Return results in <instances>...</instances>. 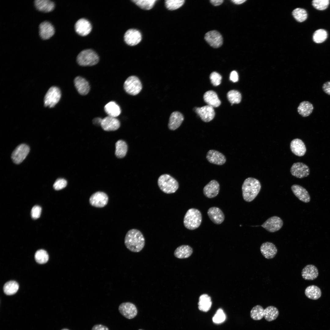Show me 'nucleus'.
Returning <instances> with one entry per match:
<instances>
[{
    "label": "nucleus",
    "mask_w": 330,
    "mask_h": 330,
    "mask_svg": "<svg viewBox=\"0 0 330 330\" xmlns=\"http://www.w3.org/2000/svg\"><path fill=\"white\" fill-rule=\"evenodd\" d=\"M260 251L263 256L267 259L274 258L277 252V249L275 245L269 242L263 243L260 246Z\"/></svg>",
    "instance_id": "a211bd4d"
},
{
    "label": "nucleus",
    "mask_w": 330,
    "mask_h": 330,
    "mask_svg": "<svg viewBox=\"0 0 330 330\" xmlns=\"http://www.w3.org/2000/svg\"><path fill=\"white\" fill-rule=\"evenodd\" d=\"M329 2V0H314L312 1V4L316 9L324 10L328 7Z\"/></svg>",
    "instance_id": "49530a36"
},
{
    "label": "nucleus",
    "mask_w": 330,
    "mask_h": 330,
    "mask_svg": "<svg viewBox=\"0 0 330 330\" xmlns=\"http://www.w3.org/2000/svg\"><path fill=\"white\" fill-rule=\"evenodd\" d=\"M246 1V0H233L231 1L234 3L238 5L241 4Z\"/></svg>",
    "instance_id": "4d7b16f0"
},
{
    "label": "nucleus",
    "mask_w": 330,
    "mask_h": 330,
    "mask_svg": "<svg viewBox=\"0 0 330 330\" xmlns=\"http://www.w3.org/2000/svg\"><path fill=\"white\" fill-rule=\"evenodd\" d=\"M230 80L234 82H236L238 80L239 77L237 72L235 71H232L230 74Z\"/></svg>",
    "instance_id": "3c124183"
},
{
    "label": "nucleus",
    "mask_w": 330,
    "mask_h": 330,
    "mask_svg": "<svg viewBox=\"0 0 330 330\" xmlns=\"http://www.w3.org/2000/svg\"><path fill=\"white\" fill-rule=\"evenodd\" d=\"M101 126L105 131H113L119 127L120 123L115 117L108 116L102 119Z\"/></svg>",
    "instance_id": "412c9836"
},
{
    "label": "nucleus",
    "mask_w": 330,
    "mask_h": 330,
    "mask_svg": "<svg viewBox=\"0 0 330 330\" xmlns=\"http://www.w3.org/2000/svg\"><path fill=\"white\" fill-rule=\"evenodd\" d=\"M207 214L211 220L215 224H220L224 220V215L218 207H212L210 208L207 211Z\"/></svg>",
    "instance_id": "5701e85b"
},
{
    "label": "nucleus",
    "mask_w": 330,
    "mask_h": 330,
    "mask_svg": "<svg viewBox=\"0 0 330 330\" xmlns=\"http://www.w3.org/2000/svg\"><path fill=\"white\" fill-rule=\"evenodd\" d=\"M264 309L259 305L254 306L250 311V316L253 320H260L264 317Z\"/></svg>",
    "instance_id": "4c0bfd02"
},
{
    "label": "nucleus",
    "mask_w": 330,
    "mask_h": 330,
    "mask_svg": "<svg viewBox=\"0 0 330 330\" xmlns=\"http://www.w3.org/2000/svg\"><path fill=\"white\" fill-rule=\"evenodd\" d=\"M124 244L127 248L134 252H140L145 245V239L141 232L137 229L129 230L124 239Z\"/></svg>",
    "instance_id": "f257e3e1"
},
{
    "label": "nucleus",
    "mask_w": 330,
    "mask_h": 330,
    "mask_svg": "<svg viewBox=\"0 0 330 330\" xmlns=\"http://www.w3.org/2000/svg\"><path fill=\"white\" fill-rule=\"evenodd\" d=\"M226 316L223 310L218 309L212 317V321L215 324H218L223 322L225 320Z\"/></svg>",
    "instance_id": "a18cd8bd"
},
{
    "label": "nucleus",
    "mask_w": 330,
    "mask_h": 330,
    "mask_svg": "<svg viewBox=\"0 0 330 330\" xmlns=\"http://www.w3.org/2000/svg\"><path fill=\"white\" fill-rule=\"evenodd\" d=\"M125 91L128 94L135 95L139 94L142 89V86L140 79L135 76L128 77L123 85Z\"/></svg>",
    "instance_id": "423d86ee"
},
{
    "label": "nucleus",
    "mask_w": 330,
    "mask_h": 330,
    "mask_svg": "<svg viewBox=\"0 0 330 330\" xmlns=\"http://www.w3.org/2000/svg\"><path fill=\"white\" fill-rule=\"evenodd\" d=\"M30 151L29 146L22 144L16 147L13 152L11 158L13 162L16 164L21 163L25 158Z\"/></svg>",
    "instance_id": "6e6552de"
},
{
    "label": "nucleus",
    "mask_w": 330,
    "mask_h": 330,
    "mask_svg": "<svg viewBox=\"0 0 330 330\" xmlns=\"http://www.w3.org/2000/svg\"><path fill=\"white\" fill-rule=\"evenodd\" d=\"M138 330H143L142 329H139Z\"/></svg>",
    "instance_id": "bf43d9fd"
},
{
    "label": "nucleus",
    "mask_w": 330,
    "mask_h": 330,
    "mask_svg": "<svg viewBox=\"0 0 330 330\" xmlns=\"http://www.w3.org/2000/svg\"><path fill=\"white\" fill-rule=\"evenodd\" d=\"M279 314L278 309L273 306H268L264 309V317L268 321L274 320L277 317Z\"/></svg>",
    "instance_id": "f704fd0d"
},
{
    "label": "nucleus",
    "mask_w": 330,
    "mask_h": 330,
    "mask_svg": "<svg viewBox=\"0 0 330 330\" xmlns=\"http://www.w3.org/2000/svg\"><path fill=\"white\" fill-rule=\"evenodd\" d=\"M75 28L76 32L82 36H85L91 32L92 27L90 22L84 18L79 20L75 23Z\"/></svg>",
    "instance_id": "dca6fc26"
},
{
    "label": "nucleus",
    "mask_w": 330,
    "mask_h": 330,
    "mask_svg": "<svg viewBox=\"0 0 330 330\" xmlns=\"http://www.w3.org/2000/svg\"><path fill=\"white\" fill-rule=\"evenodd\" d=\"M314 109L313 105L308 101H303L301 102L297 108L299 114L303 117L309 116L312 112Z\"/></svg>",
    "instance_id": "473e14b6"
},
{
    "label": "nucleus",
    "mask_w": 330,
    "mask_h": 330,
    "mask_svg": "<svg viewBox=\"0 0 330 330\" xmlns=\"http://www.w3.org/2000/svg\"><path fill=\"white\" fill-rule=\"evenodd\" d=\"M75 86L79 93L82 95H86L90 90V86L88 82L84 78L77 76L74 80Z\"/></svg>",
    "instance_id": "a878e982"
},
{
    "label": "nucleus",
    "mask_w": 330,
    "mask_h": 330,
    "mask_svg": "<svg viewBox=\"0 0 330 330\" xmlns=\"http://www.w3.org/2000/svg\"><path fill=\"white\" fill-rule=\"evenodd\" d=\"M118 310L123 316L129 319L135 317L138 313V310L136 306L130 302L121 303L119 306Z\"/></svg>",
    "instance_id": "1a4fd4ad"
},
{
    "label": "nucleus",
    "mask_w": 330,
    "mask_h": 330,
    "mask_svg": "<svg viewBox=\"0 0 330 330\" xmlns=\"http://www.w3.org/2000/svg\"><path fill=\"white\" fill-rule=\"evenodd\" d=\"M67 184V181L64 178H59L56 180L53 185L55 189L58 190L63 189L66 187Z\"/></svg>",
    "instance_id": "09e8293b"
},
{
    "label": "nucleus",
    "mask_w": 330,
    "mask_h": 330,
    "mask_svg": "<svg viewBox=\"0 0 330 330\" xmlns=\"http://www.w3.org/2000/svg\"><path fill=\"white\" fill-rule=\"evenodd\" d=\"M61 330H69L68 329H66V328H64V329H62Z\"/></svg>",
    "instance_id": "13d9d810"
},
{
    "label": "nucleus",
    "mask_w": 330,
    "mask_h": 330,
    "mask_svg": "<svg viewBox=\"0 0 330 330\" xmlns=\"http://www.w3.org/2000/svg\"><path fill=\"white\" fill-rule=\"evenodd\" d=\"M42 209L38 205L34 206L32 208L31 215L32 218L34 219H36L39 218L41 215Z\"/></svg>",
    "instance_id": "8fccbe9b"
},
{
    "label": "nucleus",
    "mask_w": 330,
    "mask_h": 330,
    "mask_svg": "<svg viewBox=\"0 0 330 330\" xmlns=\"http://www.w3.org/2000/svg\"><path fill=\"white\" fill-rule=\"evenodd\" d=\"M292 13L294 18L299 22H303L307 18V12L303 9L296 8L293 11Z\"/></svg>",
    "instance_id": "37998d69"
},
{
    "label": "nucleus",
    "mask_w": 330,
    "mask_h": 330,
    "mask_svg": "<svg viewBox=\"0 0 330 330\" xmlns=\"http://www.w3.org/2000/svg\"><path fill=\"white\" fill-rule=\"evenodd\" d=\"M322 89L325 93L330 95V81L324 83L322 86Z\"/></svg>",
    "instance_id": "603ef678"
},
{
    "label": "nucleus",
    "mask_w": 330,
    "mask_h": 330,
    "mask_svg": "<svg viewBox=\"0 0 330 330\" xmlns=\"http://www.w3.org/2000/svg\"><path fill=\"white\" fill-rule=\"evenodd\" d=\"M327 36L328 34L326 31L323 29H319L314 33L313 40L315 43H321L326 40Z\"/></svg>",
    "instance_id": "58836bf2"
},
{
    "label": "nucleus",
    "mask_w": 330,
    "mask_h": 330,
    "mask_svg": "<svg viewBox=\"0 0 330 330\" xmlns=\"http://www.w3.org/2000/svg\"><path fill=\"white\" fill-rule=\"evenodd\" d=\"M305 294L308 298L313 300H317L321 297V292L318 287L312 285L307 287L306 288Z\"/></svg>",
    "instance_id": "72a5a7b5"
},
{
    "label": "nucleus",
    "mask_w": 330,
    "mask_h": 330,
    "mask_svg": "<svg viewBox=\"0 0 330 330\" xmlns=\"http://www.w3.org/2000/svg\"><path fill=\"white\" fill-rule=\"evenodd\" d=\"M105 112L108 116L116 117L121 113L120 107L115 102L111 101L106 104L104 107Z\"/></svg>",
    "instance_id": "2f4dec72"
},
{
    "label": "nucleus",
    "mask_w": 330,
    "mask_h": 330,
    "mask_svg": "<svg viewBox=\"0 0 330 330\" xmlns=\"http://www.w3.org/2000/svg\"><path fill=\"white\" fill-rule=\"evenodd\" d=\"M192 248L188 245H183L178 247L175 250L174 255L177 258L183 259L189 257L192 254Z\"/></svg>",
    "instance_id": "c756f323"
},
{
    "label": "nucleus",
    "mask_w": 330,
    "mask_h": 330,
    "mask_svg": "<svg viewBox=\"0 0 330 330\" xmlns=\"http://www.w3.org/2000/svg\"><path fill=\"white\" fill-rule=\"evenodd\" d=\"M19 288L18 283L15 281H10L6 283L3 286V291L7 295H12L16 293Z\"/></svg>",
    "instance_id": "e433bc0d"
},
{
    "label": "nucleus",
    "mask_w": 330,
    "mask_h": 330,
    "mask_svg": "<svg viewBox=\"0 0 330 330\" xmlns=\"http://www.w3.org/2000/svg\"><path fill=\"white\" fill-rule=\"evenodd\" d=\"M61 96L60 89L56 86L50 87L47 92L44 98L46 107H53L59 101Z\"/></svg>",
    "instance_id": "0eeeda50"
},
{
    "label": "nucleus",
    "mask_w": 330,
    "mask_h": 330,
    "mask_svg": "<svg viewBox=\"0 0 330 330\" xmlns=\"http://www.w3.org/2000/svg\"><path fill=\"white\" fill-rule=\"evenodd\" d=\"M198 304L199 310L205 312H208L212 304L211 297L207 294L201 295L199 298Z\"/></svg>",
    "instance_id": "7c9ffc66"
},
{
    "label": "nucleus",
    "mask_w": 330,
    "mask_h": 330,
    "mask_svg": "<svg viewBox=\"0 0 330 330\" xmlns=\"http://www.w3.org/2000/svg\"><path fill=\"white\" fill-rule=\"evenodd\" d=\"M36 262L38 263L43 264L46 263L49 259V255L46 251L40 249L36 251L35 255Z\"/></svg>",
    "instance_id": "79ce46f5"
},
{
    "label": "nucleus",
    "mask_w": 330,
    "mask_h": 330,
    "mask_svg": "<svg viewBox=\"0 0 330 330\" xmlns=\"http://www.w3.org/2000/svg\"><path fill=\"white\" fill-rule=\"evenodd\" d=\"M291 189L295 196L301 201L306 203L310 201V197L308 192L301 186L294 184L292 185Z\"/></svg>",
    "instance_id": "b1692460"
},
{
    "label": "nucleus",
    "mask_w": 330,
    "mask_h": 330,
    "mask_svg": "<svg viewBox=\"0 0 330 330\" xmlns=\"http://www.w3.org/2000/svg\"><path fill=\"white\" fill-rule=\"evenodd\" d=\"M108 200V196L106 193L98 191L91 195L89 199V202L93 206L103 207L107 204Z\"/></svg>",
    "instance_id": "f8f14e48"
},
{
    "label": "nucleus",
    "mask_w": 330,
    "mask_h": 330,
    "mask_svg": "<svg viewBox=\"0 0 330 330\" xmlns=\"http://www.w3.org/2000/svg\"><path fill=\"white\" fill-rule=\"evenodd\" d=\"M204 39L211 47L218 48L223 44V38L221 35L218 31L213 30L207 32L205 35Z\"/></svg>",
    "instance_id": "ddd939ff"
},
{
    "label": "nucleus",
    "mask_w": 330,
    "mask_h": 330,
    "mask_svg": "<svg viewBox=\"0 0 330 330\" xmlns=\"http://www.w3.org/2000/svg\"><path fill=\"white\" fill-rule=\"evenodd\" d=\"M99 61L97 54L91 49L81 51L77 57L78 63L82 66H91L96 64Z\"/></svg>",
    "instance_id": "39448f33"
},
{
    "label": "nucleus",
    "mask_w": 330,
    "mask_h": 330,
    "mask_svg": "<svg viewBox=\"0 0 330 330\" xmlns=\"http://www.w3.org/2000/svg\"><path fill=\"white\" fill-rule=\"evenodd\" d=\"M283 224L282 220L277 216H273L268 219L261 226L267 231L273 233L280 230Z\"/></svg>",
    "instance_id": "9b49d317"
},
{
    "label": "nucleus",
    "mask_w": 330,
    "mask_h": 330,
    "mask_svg": "<svg viewBox=\"0 0 330 330\" xmlns=\"http://www.w3.org/2000/svg\"><path fill=\"white\" fill-rule=\"evenodd\" d=\"M184 2V0H167L165 1V5L167 9L172 10L181 7Z\"/></svg>",
    "instance_id": "c03bdc74"
},
{
    "label": "nucleus",
    "mask_w": 330,
    "mask_h": 330,
    "mask_svg": "<svg viewBox=\"0 0 330 330\" xmlns=\"http://www.w3.org/2000/svg\"><path fill=\"white\" fill-rule=\"evenodd\" d=\"M220 190V185L218 182L215 180L211 181L204 188L203 193L207 197L213 198L218 194Z\"/></svg>",
    "instance_id": "aec40b11"
},
{
    "label": "nucleus",
    "mask_w": 330,
    "mask_h": 330,
    "mask_svg": "<svg viewBox=\"0 0 330 330\" xmlns=\"http://www.w3.org/2000/svg\"><path fill=\"white\" fill-rule=\"evenodd\" d=\"M227 97L231 104L239 103L241 101L242 97L240 92L235 90L229 91L227 94Z\"/></svg>",
    "instance_id": "ea45409f"
},
{
    "label": "nucleus",
    "mask_w": 330,
    "mask_h": 330,
    "mask_svg": "<svg viewBox=\"0 0 330 330\" xmlns=\"http://www.w3.org/2000/svg\"><path fill=\"white\" fill-rule=\"evenodd\" d=\"M39 35L43 40L49 39L54 34L55 29L53 25L50 22L44 21L39 25Z\"/></svg>",
    "instance_id": "f3484780"
},
{
    "label": "nucleus",
    "mask_w": 330,
    "mask_h": 330,
    "mask_svg": "<svg viewBox=\"0 0 330 330\" xmlns=\"http://www.w3.org/2000/svg\"><path fill=\"white\" fill-rule=\"evenodd\" d=\"M203 98L207 105L213 108L218 107L221 105V102L217 94L213 90L206 92L204 94Z\"/></svg>",
    "instance_id": "cd10ccee"
},
{
    "label": "nucleus",
    "mask_w": 330,
    "mask_h": 330,
    "mask_svg": "<svg viewBox=\"0 0 330 330\" xmlns=\"http://www.w3.org/2000/svg\"><path fill=\"white\" fill-rule=\"evenodd\" d=\"M102 119L99 117L95 118L93 120V123L95 125H101Z\"/></svg>",
    "instance_id": "6e6d98bb"
},
{
    "label": "nucleus",
    "mask_w": 330,
    "mask_h": 330,
    "mask_svg": "<svg viewBox=\"0 0 330 330\" xmlns=\"http://www.w3.org/2000/svg\"><path fill=\"white\" fill-rule=\"evenodd\" d=\"M202 220L200 212L197 209L191 208L189 209L184 217L183 224L185 227L191 230L199 227Z\"/></svg>",
    "instance_id": "7ed1b4c3"
},
{
    "label": "nucleus",
    "mask_w": 330,
    "mask_h": 330,
    "mask_svg": "<svg viewBox=\"0 0 330 330\" xmlns=\"http://www.w3.org/2000/svg\"><path fill=\"white\" fill-rule=\"evenodd\" d=\"M290 147L292 152L295 155L302 156L306 152V148L304 142L300 139L296 138L291 142Z\"/></svg>",
    "instance_id": "4be33fe9"
},
{
    "label": "nucleus",
    "mask_w": 330,
    "mask_h": 330,
    "mask_svg": "<svg viewBox=\"0 0 330 330\" xmlns=\"http://www.w3.org/2000/svg\"><path fill=\"white\" fill-rule=\"evenodd\" d=\"M211 3L214 6H217L222 4L223 2V0H211Z\"/></svg>",
    "instance_id": "5fc2aeb1"
},
{
    "label": "nucleus",
    "mask_w": 330,
    "mask_h": 330,
    "mask_svg": "<svg viewBox=\"0 0 330 330\" xmlns=\"http://www.w3.org/2000/svg\"><path fill=\"white\" fill-rule=\"evenodd\" d=\"M208 161L211 163L221 165L226 161L225 156L219 152L215 150H210L207 153L206 156Z\"/></svg>",
    "instance_id": "6ab92c4d"
},
{
    "label": "nucleus",
    "mask_w": 330,
    "mask_h": 330,
    "mask_svg": "<svg viewBox=\"0 0 330 330\" xmlns=\"http://www.w3.org/2000/svg\"><path fill=\"white\" fill-rule=\"evenodd\" d=\"M158 184L160 189L166 194L174 193L179 187L177 181L167 174H163L159 177Z\"/></svg>",
    "instance_id": "20e7f679"
},
{
    "label": "nucleus",
    "mask_w": 330,
    "mask_h": 330,
    "mask_svg": "<svg viewBox=\"0 0 330 330\" xmlns=\"http://www.w3.org/2000/svg\"><path fill=\"white\" fill-rule=\"evenodd\" d=\"M115 154L118 158H122L126 155L127 151V146L126 142L122 140H119L116 143Z\"/></svg>",
    "instance_id": "c9c22d12"
},
{
    "label": "nucleus",
    "mask_w": 330,
    "mask_h": 330,
    "mask_svg": "<svg viewBox=\"0 0 330 330\" xmlns=\"http://www.w3.org/2000/svg\"><path fill=\"white\" fill-rule=\"evenodd\" d=\"M91 330H109L108 328L104 325L98 324L94 325L92 327Z\"/></svg>",
    "instance_id": "864d4df0"
},
{
    "label": "nucleus",
    "mask_w": 330,
    "mask_h": 330,
    "mask_svg": "<svg viewBox=\"0 0 330 330\" xmlns=\"http://www.w3.org/2000/svg\"><path fill=\"white\" fill-rule=\"evenodd\" d=\"M195 110L196 112L204 122L210 121L215 116V112L213 108L208 105L196 108Z\"/></svg>",
    "instance_id": "2eb2a0df"
},
{
    "label": "nucleus",
    "mask_w": 330,
    "mask_h": 330,
    "mask_svg": "<svg viewBox=\"0 0 330 330\" xmlns=\"http://www.w3.org/2000/svg\"><path fill=\"white\" fill-rule=\"evenodd\" d=\"M318 271L317 268L313 265H308L302 269L301 275L302 278L306 280H312L316 279L318 276Z\"/></svg>",
    "instance_id": "393cba45"
},
{
    "label": "nucleus",
    "mask_w": 330,
    "mask_h": 330,
    "mask_svg": "<svg viewBox=\"0 0 330 330\" xmlns=\"http://www.w3.org/2000/svg\"><path fill=\"white\" fill-rule=\"evenodd\" d=\"M184 119V116L180 112L177 111L173 112L170 117L168 124L169 128L172 130L176 129L180 126Z\"/></svg>",
    "instance_id": "bb28decb"
},
{
    "label": "nucleus",
    "mask_w": 330,
    "mask_h": 330,
    "mask_svg": "<svg viewBox=\"0 0 330 330\" xmlns=\"http://www.w3.org/2000/svg\"><path fill=\"white\" fill-rule=\"evenodd\" d=\"M156 0H134L132 1L142 9L149 10L153 6Z\"/></svg>",
    "instance_id": "a19ab883"
},
{
    "label": "nucleus",
    "mask_w": 330,
    "mask_h": 330,
    "mask_svg": "<svg viewBox=\"0 0 330 330\" xmlns=\"http://www.w3.org/2000/svg\"><path fill=\"white\" fill-rule=\"evenodd\" d=\"M290 172L292 175L297 178H301L308 176L310 173L308 166L302 162H298L294 163L290 169Z\"/></svg>",
    "instance_id": "9d476101"
},
{
    "label": "nucleus",
    "mask_w": 330,
    "mask_h": 330,
    "mask_svg": "<svg viewBox=\"0 0 330 330\" xmlns=\"http://www.w3.org/2000/svg\"><path fill=\"white\" fill-rule=\"evenodd\" d=\"M141 38V33L138 30L135 29L128 30L124 35L125 42L130 46H134L138 44L140 42Z\"/></svg>",
    "instance_id": "4468645a"
},
{
    "label": "nucleus",
    "mask_w": 330,
    "mask_h": 330,
    "mask_svg": "<svg viewBox=\"0 0 330 330\" xmlns=\"http://www.w3.org/2000/svg\"><path fill=\"white\" fill-rule=\"evenodd\" d=\"M35 7L38 10L43 12L53 11L55 7L54 3L49 0H36L34 2Z\"/></svg>",
    "instance_id": "c85d7f7f"
},
{
    "label": "nucleus",
    "mask_w": 330,
    "mask_h": 330,
    "mask_svg": "<svg viewBox=\"0 0 330 330\" xmlns=\"http://www.w3.org/2000/svg\"><path fill=\"white\" fill-rule=\"evenodd\" d=\"M261 188V185L258 180L252 177L247 178L242 186L244 200L247 202L253 201L259 192Z\"/></svg>",
    "instance_id": "f03ea898"
},
{
    "label": "nucleus",
    "mask_w": 330,
    "mask_h": 330,
    "mask_svg": "<svg viewBox=\"0 0 330 330\" xmlns=\"http://www.w3.org/2000/svg\"><path fill=\"white\" fill-rule=\"evenodd\" d=\"M210 78L212 84L214 86H217L220 84L222 77L218 72H214L211 74Z\"/></svg>",
    "instance_id": "de8ad7c7"
}]
</instances>
